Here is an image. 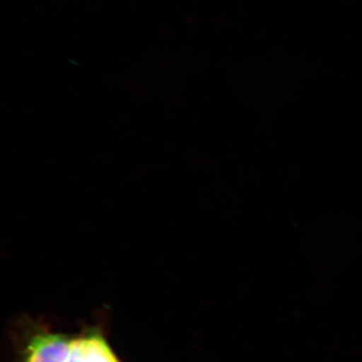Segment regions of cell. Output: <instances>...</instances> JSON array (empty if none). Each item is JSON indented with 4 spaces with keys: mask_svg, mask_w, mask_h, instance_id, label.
Listing matches in <instances>:
<instances>
[{
    "mask_svg": "<svg viewBox=\"0 0 362 362\" xmlns=\"http://www.w3.org/2000/svg\"><path fill=\"white\" fill-rule=\"evenodd\" d=\"M74 341L59 334H38L31 339L25 362H66Z\"/></svg>",
    "mask_w": 362,
    "mask_h": 362,
    "instance_id": "6da1fadb",
    "label": "cell"
},
{
    "mask_svg": "<svg viewBox=\"0 0 362 362\" xmlns=\"http://www.w3.org/2000/svg\"><path fill=\"white\" fill-rule=\"evenodd\" d=\"M81 362H117L110 348L98 334L80 339Z\"/></svg>",
    "mask_w": 362,
    "mask_h": 362,
    "instance_id": "7a4b0ae2",
    "label": "cell"
},
{
    "mask_svg": "<svg viewBox=\"0 0 362 362\" xmlns=\"http://www.w3.org/2000/svg\"><path fill=\"white\" fill-rule=\"evenodd\" d=\"M66 362H81L80 339L79 341H74L71 355Z\"/></svg>",
    "mask_w": 362,
    "mask_h": 362,
    "instance_id": "3957f363",
    "label": "cell"
}]
</instances>
